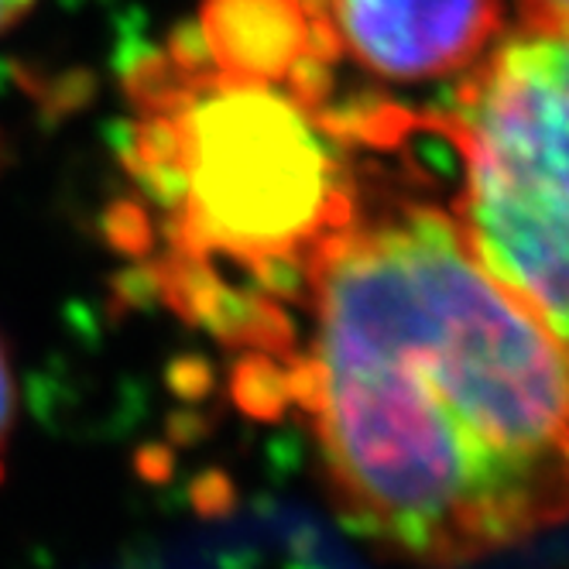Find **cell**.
Masks as SVG:
<instances>
[{"instance_id": "8992f818", "label": "cell", "mask_w": 569, "mask_h": 569, "mask_svg": "<svg viewBox=\"0 0 569 569\" xmlns=\"http://www.w3.org/2000/svg\"><path fill=\"white\" fill-rule=\"evenodd\" d=\"M34 0H0V31H8L11 24H18L28 11H31Z\"/></svg>"}, {"instance_id": "7a4b0ae2", "label": "cell", "mask_w": 569, "mask_h": 569, "mask_svg": "<svg viewBox=\"0 0 569 569\" xmlns=\"http://www.w3.org/2000/svg\"><path fill=\"white\" fill-rule=\"evenodd\" d=\"M442 134L467 248L569 357V18L521 11L460 76Z\"/></svg>"}, {"instance_id": "277c9868", "label": "cell", "mask_w": 569, "mask_h": 569, "mask_svg": "<svg viewBox=\"0 0 569 569\" xmlns=\"http://www.w3.org/2000/svg\"><path fill=\"white\" fill-rule=\"evenodd\" d=\"M337 46L388 83L467 76L505 34V0H327Z\"/></svg>"}, {"instance_id": "52a82bcc", "label": "cell", "mask_w": 569, "mask_h": 569, "mask_svg": "<svg viewBox=\"0 0 569 569\" xmlns=\"http://www.w3.org/2000/svg\"><path fill=\"white\" fill-rule=\"evenodd\" d=\"M521 11H528V14H556V18H569V0H521Z\"/></svg>"}, {"instance_id": "5b68a950", "label": "cell", "mask_w": 569, "mask_h": 569, "mask_svg": "<svg viewBox=\"0 0 569 569\" xmlns=\"http://www.w3.org/2000/svg\"><path fill=\"white\" fill-rule=\"evenodd\" d=\"M11 422H14V381H11L4 347H0V450H4V442H8Z\"/></svg>"}, {"instance_id": "3957f363", "label": "cell", "mask_w": 569, "mask_h": 569, "mask_svg": "<svg viewBox=\"0 0 569 569\" xmlns=\"http://www.w3.org/2000/svg\"><path fill=\"white\" fill-rule=\"evenodd\" d=\"M182 131L189 220L220 248L312 251L353 207L322 179L319 151L284 100L264 90H213Z\"/></svg>"}, {"instance_id": "6da1fadb", "label": "cell", "mask_w": 569, "mask_h": 569, "mask_svg": "<svg viewBox=\"0 0 569 569\" xmlns=\"http://www.w3.org/2000/svg\"><path fill=\"white\" fill-rule=\"evenodd\" d=\"M289 395L395 559L457 569L569 518V357L432 202H353L312 243Z\"/></svg>"}, {"instance_id": "ba28073f", "label": "cell", "mask_w": 569, "mask_h": 569, "mask_svg": "<svg viewBox=\"0 0 569 569\" xmlns=\"http://www.w3.org/2000/svg\"><path fill=\"white\" fill-rule=\"evenodd\" d=\"M0 158H4V151H0Z\"/></svg>"}]
</instances>
